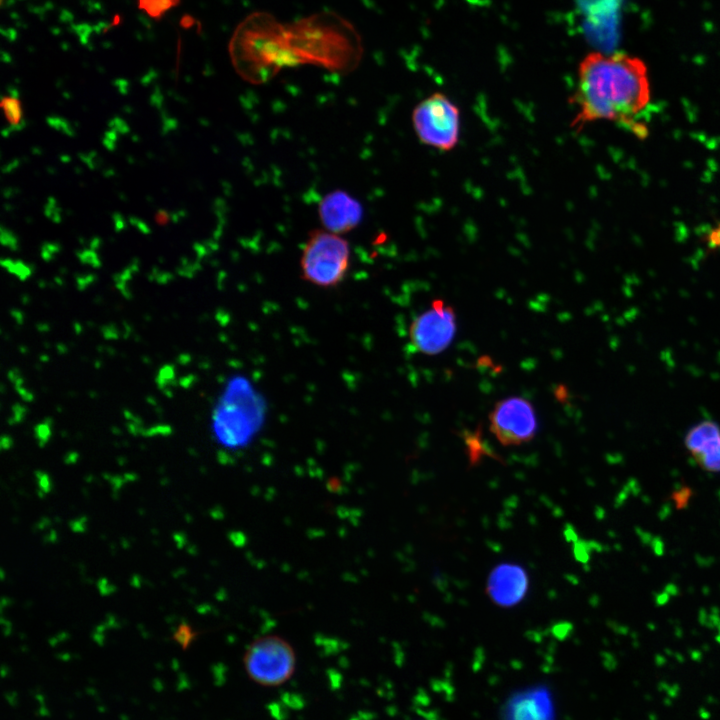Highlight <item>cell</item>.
<instances>
[{"label": "cell", "mask_w": 720, "mask_h": 720, "mask_svg": "<svg viewBox=\"0 0 720 720\" xmlns=\"http://www.w3.org/2000/svg\"><path fill=\"white\" fill-rule=\"evenodd\" d=\"M651 100L646 63L624 52H590L579 63L571 102L576 116L571 127L581 130L596 121H610L634 132L637 117Z\"/></svg>", "instance_id": "1"}, {"label": "cell", "mask_w": 720, "mask_h": 720, "mask_svg": "<svg viewBox=\"0 0 720 720\" xmlns=\"http://www.w3.org/2000/svg\"><path fill=\"white\" fill-rule=\"evenodd\" d=\"M349 243L342 235L325 229L309 233L300 257L301 277L322 288L339 285L350 266Z\"/></svg>", "instance_id": "2"}, {"label": "cell", "mask_w": 720, "mask_h": 720, "mask_svg": "<svg viewBox=\"0 0 720 720\" xmlns=\"http://www.w3.org/2000/svg\"><path fill=\"white\" fill-rule=\"evenodd\" d=\"M243 664L248 677L265 687H276L294 674L296 655L291 644L278 635H265L247 647Z\"/></svg>", "instance_id": "3"}, {"label": "cell", "mask_w": 720, "mask_h": 720, "mask_svg": "<svg viewBox=\"0 0 720 720\" xmlns=\"http://www.w3.org/2000/svg\"><path fill=\"white\" fill-rule=\"evenodd\" d=\"M419 140L441 151L455 147L460 131V111L449 97L433 93L419 102L412 113Z\"/></svg>", "instance_id": "4"}, {"label": "cell", "mask_w": 720, "mask_h": 720, "mask_svg": "<svg viewBox=\"0 0 720 720\" xmlns=\"http://www.w3.org/2000/svg\"><path fill=\"white\" fill-rule=\"evenodd\" d=\"M490 430L504 446L531 441L537 431V418L531 402L513 396L498 401L489 415Z\"/></svg>", "instance_id": "5"}, {"label": "cell", "mask_w": 720, "mask_h": 720, "mask_svg": "<svg viewBox=\"0 0 720 720\" xmlns=\"http://www.w3.org/2000/svg\"><path fill=\"white\" fill-rule=\"evenodd\" d=\"M456 332V316L451 306L436 300L432 307L419 314L411 323L409 338L421 353L436 355L452 342Z\"/></svg>", "instance_id": "6"}, {"label": "cell", "mask_w": 720, "mask_h": 720, "mask_svg": "<svg viewBox=\"0 0 720 720\" xmlns=\"http://www.w3.org/2000/svg\"><path fill=\"white\" fill-rule=\"evenodd\" d=\"M318 213L325 230L342 235L360 224L363 206L348 192L334 190L321 199Z\"/></svg>", "instance_id": "7"}, {"label": "cell", "mask_w": 720, "mask_h": 720, "mask_svg": "<svg viewBox=\"0 0 720 720\" xmlns=\"http://www.w3.org/2000/svg\"><path fill=\"white\" fill-rule=\"evenodd\" d=\"M528 587V574L523 567L502 563L490 572L486 592L497 606L509 608L525 598Z\"/></svg>", "instance_id": "8"}, {"label": "cell", "mask_w": 720, "mask_h": 720, "mask_svg": "<svg viewBox=\"0 0 720 720\" xmlns=\"http://www.w3.org/2000/svg\"><path fill=\"white\" fill-rule=\"evenodd\" d=\"M684 443L696 464L703 470L720 472V425L717 422H698L687 431Z\"/></svg>", "instance_id": "9"}, {"label": "cell", "mask_w": 720, "mask_h": 720, "mask_svg": "<svg viewBox=\"0 0 720 720\" xmlns=\"http://www.w3.org/2000/svg\"><path fill=\"white\" fill-rule=\"evenodd\" d=\"M541 694L520 698L511 706V720H550V705Z\"/></svg>", "instance_id": "10"}, {"label": "cell", "mask_w": 720, "mask_h": 720, "mask_svg": "<svg viewBox=\"0 0 720 720\" xmlns=\"http://www.w3.org/2000/svg\"><path fill=\"white\" fill-rule=\"evenodd\" d=\"M0 106L4 111L6 121L9 123V127L2 130L4 137H8L11 133L25 127L22 105L16 92L3 96Z\"/></svg>", "instance_id": "11"}, {"label": "cell", "mask_w": 720, "mask_h": 720, "mask_svg": "<svg viewBox=\"0 0 720 720\" xmlns=\"http://www.w3.org/2000/svg\"><path fill=\"white\" fill-rule=\"evenodd\" d=\"M1 266L9 273L15 275L19 280L25 281L32 275V266L25 264L21 260H12L10 258L2 259Z\"/></svg>", "instance_id": "12"}, {"label": "cell", "mask_w": 720, "mask_h": 720, "mask_svg": "<svg viewBox=\"0 0 720 720\" xmlns=\"http://www.w3.org/2000/svg\"><path fill=\"white\" fill-rule=\"evenodd\" d=\"M197 636V631H194L188 623L182 622L173 633L172 638L183 650H186Z\"/></svg>", "instance_id": "13"}, {"label": "cell", "mask_w": 720, "mask_h": 720, "mask_svg": "<svg viewBox=\"0 0 720 720\" xmlns=\"http://www.w3.org/2000/svg\"><path fill=\"white\" fill-rule=\"evenodd\" d=\"M155 382L161 390L178 385L174 366L170 364L162 366L156 375Z\"/></svg>", "instance_id": "14"}, {"label": "cell", "mask_w": 720, "mask_h": 720, "mask_svg": "<svg viewBox=\"0 0 720 720\" xmlns=\"http://www.w3.org/2000/svg\"><path fill=\"white\" fill-rule=\"evenodd\" d=\"M52 424V418L47 417L42 423H39L34 427V435L40 447H44L48 443L51 436Z\"/></svg>", "instance_id": "15"}, {"label": "cell", "mask_w": 720, "mask_h": 720, "mask_svg": "<svg viewBox=\"0 0 720 720\" xmlns=\"http://www.w3.org/2000/svg\"><path fill=\"white\" fill-rule=\"evenodd\" d=\"M78 259L83 264H88L94 268L101 266V260L99 259L96 252L92 249H84L77 253Z\"/></svg>", "instance_id": "16"}, {"label": "cell", "mask_w": 720, "mask_h": 720, "mask_svg": "<svg viewBox=\"0 0 720 720\" xmlns=\"http://www.w3.org/2000/svg\"><path fill=\"white\" fill-rule=\"evenodd\" d=\"M48 124L56 130L62 131L64 134L73 137L75 135L73 128L70 124L60 117H48Z\"/></svg>", "instance_id": "17"}, {"label": "cell", "mask_w": 720, "mask_h": 720, "mask_svg": "<svg viewBox=\"0 0 720 720\" xmlns=\"http://www.w3.org/2000/svg\"><path fill=\"white\" fill-rule=\"evenodd\" d=\"M0 241L3 246L8 247L12 251L18 249V240L16 235L9 229L1 226Z\"/></svg>", "instance_id": "18"}, {"label": "cell", "mask_w": 720, "mask_h": 720, "mask_svg": "<svg viewBox=\"0 0 720 720\" xmlns=\"http://www.w3.org/2000/svg\"><path fill=\"white\" fill-rule=\"evenodd\" d=\"M35 476L38 483V489H39V496L43 497L45 494L49 493L52 489V482L50 480V477L47 473L43 471H36Z\"/></svg>", "instance_id": "19"}, {"label": "cell", "mask_w": 720, "mask_h": 720, "mask_svg": "<svg viewBox=\"0 0 720 720\" xmlns=\"http://www.w3.org/2000/svg\"><path fill=\"white\" fill-rule=\"evenodd\" d=\"M172 433V427L167 424H158L144 429L142 435L145 437H153L156 435L168 436Z\"/></svg>", "instance_id": "20"}, {"label": "cell", "mask_w": 720, "mask_h": 720, "mask_svg": "<svg viewBox=\"0 0 720 720\" xmlns=\"http://www.w3.org/2000/svg\"><path fill=\"white\" fill-rule=\"evenodd\" d=\"M148 279L164 285L172 281L174 279V275L171 272L160 271L158 268L154 267L149 273Z\"/></svg>", "instance_id": "21"}, {"label": "cell", "mask_w": 720, "mask_h": 720, "mask_svg": "<svg viewBox=\"0 0 720 720\" xmlns=\"http://www.w3.org/2000/svg\"><path fill=\"white\" fill-rule=\"evenodd\" d=\"M45 214L52 221L58 223L61 221V210L54 198H49L45 207Z\"/></svg>", "instance_id": "22"}, {"label": "cell", "mask_w": 720, "mask_h": 720, "mask_svg": "<svg viewBox=\"0 0 720 720\" xmlns=\"http://www.w3.org/2000/svg\"><path fill=\"white\" fill-rule=\"evenodd\" d=\"M60 245L54 242H45L41 247V257L44 261L49 262L54 255L60 251Z\"/></svg>", "instance_id": "23"}, {"label": "cell", "mask_w": 720, "mask_h": 720, "mask_svg": "<svg viewBox=\"0 0 720 720\" xmlns=\"http://www.w3.org/2000/svg\"><path fill=\"white\" fill-rule=\"evenodd\" d=\"M26 414V407L20 403H15L12 406V415L7 419L9 425L18 424L23 421Z\"/></svg>", "instance_id": "24"}, {"label": "cell", "mask_w": 720, "mask_h": 720, "mask_svg": "<svg viewBox=\"0 0 720 720\" xmlns=\"http://www.w3.org/2000/svg\"><path fill=\"white\" fill-rule=\"evenodd\" d=\"M101 332L106 340H117L120 338V330L114 324L103 326Z\"/></svg>", "instance_id": "25"}, {"label": "cell", "mask_w": 720, "mask_h": 720, "mask_svg": "<svg viewBox=\"0 0 720 720\" xmlns=\"http://www.w3.org/2000/svg\"><path fill=\"white\" fill-rule=\"evenodd\" d=\"M96 279V276L92 273L79 275L76 277V284L79 291L85 290L89 285H91Z\"/></svg>", "instance_id": "26"}, {"label": "cell", "mask_w": 720, "mask_h": 720, "mask_svg": "<svg viewBox=\"0 0 720 720\" xmlns=\"http://www.w3.org/2000/svg\"><path fill=\"white\" fill-rule=\"evenodd\" d=\"M707 243L710 248L720 249V225L712 229L708 234Z\"/></svg>", "instance_id": "27"}, {"label": "cell", "mask_w": 720, "mask_h": 720, "mask_svg": "<svg viewBox=\"0 0 720 720\" xmlns=\"http://www.w3.org/2000/svg\"><path fill=\"white\" fill-rule=\"evenodd\" d=\"M110 129L125 134L129 131L127 124L120 118H114L109 123Z\"/></svg>", "instance_id": "28"}, {"label": "cell", "mask_w": 720, "mask_h": 720, "mask_svg": "<svg viewBox=\"0 0 720 720\" xmlns=\"http://www.w3.org/2000/svg\"><path fill=\"white\" fill-rule=\"evenodd\" d=\"M117 141V133L113 130L105 132L103 144L108 150H114Z\"/></svg>", "instance_id": "29"}, {"label": "cell", "mask_w": 720, "mask_h": 720, "mask_svg": "<svg viewBox=\"0 0 720 720\" xmlns=\"http://www.w3.org/2000/svg\"><path fill=\"white\" fill-rule=\"evenodd\" d=\"M97 587L102 595H109L116 590V587L109 583L106 578H100Z\"/></svg>", "instance_id": "30"}, {"label": "cell", "mask_w": 720, "mask_h": 720, "mask_svg": "<svg viewBox=\"0 0 720 720\" xmlns=\"http://www.w3.org/2000/svg\"><path fill=\"white\" fill-rule=\"evenodd\" d=\"M86 523H87V518L83 516L78 519L72 520L69 523V526H70L71 530L74 532H84L86 529Z\"/></svg>", "instance_id": "31"}, {"label": "cell", "mask_w": 720, "mask_h": 720, "mask_svg": "<svg viewBox=\"0 0 720 720\" xmlns=\"http://www.w3.org/2000/svg\"><path fill=\"white\" fill-rule=\"evenodd\" d=\"M15 390L22 400L26 402H32L34 400L33 393L25 388L24 385L15 387Z\"/></svg>", "instance_id": "32"}, {"label": "cell", "mask_w": 720, "mask_h": 720, "mask_svg": "<svg viewBox=\"0 0 720 720\" xmlns=\"http://www.w3.org/2000/svg\"><path fill=\"white\" fill-rule=\"evenodd\" d=\"M162 120H163V125H162L163 133L169 132V131L175 129L177 126L176 120L173 118H169L164 113L162 115Z\"/></svg>", "instance_id": "33"}, {"label": "cell", "mask_w": 720, "mask_h": 720, "mask_svg": "<svg viewBox=\"0 0 720 720\" xmlns=\"http://www.w3.org/2000/svg\"><path fill=\"white\" fill-rule=\"evenodd\" d=\"M170 217L171 216L168 214L167 211L160 209L157 211V213L155 215V221L157 222L158 225H166L168 223Z\"/></svg>", "instance_id": "34"}, {"label": "cell", "mask_w": 720, "mask_h": 720, "mask_svg": "<svg viewBox=\"0 0 720 720\" xmlns=\"http://www.w3.org/2000/svg\"><path fill=\"white\" fill-rule=\"evenodd\" d=\"M126 426H127L128 431L134 436L142 435V433L145 429L142 424H138V423H134V422H127Z\"/></svg>", "instance_id": "35"}, {"label": "cell", "mask_w": 720, "mask_h": 720, "mask_svg": "<svg viewBox=\"0 0 720 720\" xmlns=\"http://www.w3.org/2000/svg\"><path fill=\"white\" fill-rule=\"evenodd\" d=\"M129 220H130L131 224L136 226L142 233H144V234L150 233V228L145 223H143L140 219H138L136 217H130Z\"/></svg>", "instance_id": "36"}, {"label": "cell", "mask_w": 720, "mask_h": 720, "mask_svg": "<svg viewBox=\"0 0 720 720\" xmlns=\"http://www.w3.org/2000/svg\"><path fill=\"white\" fill-rule=\"evenodd\" d=\"M173 539L176 543V546L181 549L185 546L187 542V538L183 532H176L173 534Z\"/></svg>", "instance_id": "37"}, {"label": "cell", "mask_w": 720, "mask_h": 720, "mask_svg": "<svg viewBox=\"0 0 720 720\" xmlns=\"http://www.w3.org/2000/svg\"><path fill=\"white\" fill-rule=\"evenodd\" d=\"M109 481L111 482L114 490L120 489L124 482H126L124 477L119 475L110 476Z\"/></svg>", "instance_id": "38"}, {"label": "cell", "mask_w": 720, "mask_h": 720, "mask_svg": "<svg viewBox=\"0 0 720 720\" xmlns=\"http://www.w3.org/2000/svg\"><path fill=\"white\" fill-rule=\"evenodd\" d=\"M123 415L128 422H134L143 425V421L139 416L134 415L130 410L124 409Z\"/></svg>", "instance_id": "39"}, {"label": "cell", "mask_w": 720, "mask_h": 720, "mask_svg": "<svg viewBox=\"0 0 720 720\" xmlns=\"http://www.w3.org/2000/svg\"><path fill=\"white\" fill-rule=\"evenodd\" d=\"M13 445V439L8 435H2L0 439V448L1 450H8Z\"/></svg>", "instance_id": "40"}, {"label": "cell", "mask_w": 720, "mask_h": 720, "mask_svg": "<svg viewBox=\"0 0 720 720\" xmlns=\"http://www.w3.org/2000/svg\"><path fill=\"white\" fill-rule=\"evenodd\" d=\"M10 315L15 320L16 324L22 325L24 323V314L18 309L10 310Z\"/></svg>", "instance_id": "41"}, {"label": "cell", "mask_w": 720, "mask_h": 720, "mask_svg": "<svg viewBox=\"0 0 720 720\" xmlns=\"http://www.w3.org/2000/svg\"><path fill=\"white\" fill-rule=\"evenodd\" d=\"M79 454L75 451H70L64 456V462L67 465L75 464L78 461Z\"/></svg>", "instance_id": "42"}, {"label": "cell", "mask_w": 720, "mask_h": 720, "mask_svg": "<svg viewBox=\"0 0 720 720\" xmlns=\"http://www.w3.org/2000/svg\"><path fill=\"white\" fill-rule=\"evenodd\" d=\"M113 221L115 223L116 231H121L125 227V221L120 214H118V213L113 214Z\"/></svg>", "instance_id": "43"}, {"label": "cell", "mask_w": 720, "mask_h": 720, "mask_svg": "<svg viewBox=\"0 0 720 720\" xmlns=\"http://www.w3.org/2000/svg\"><path fill=\"white\" fill-rule=\"evenodd\" d=\"M193 379V375L183 376L178 380V385H180L182 388H189L193 383Z\"/></svg>", "instance_id": "44"}, {"label": "cell", "mask_w": 720, "mask_h": 720, "mask_svg": "<svg viewBox=\"0 0 720 720\" xmlns=\"http://www.w3.org/2000/svg\"><path fill=\"white\" fill-rule=\"evenodd\" d=\"M20 376H21V373L17 368H12L7 373V377L11 383H14V381L16 379H18Z\"/></svg>", "instance_id": "45"}, {"label": "cell", "mask_w": 720, "mask_h": 720, "mask_svg": "<svg viewBox=\"0 0 720 720\" xmlns=\"http://www.w3.org/2000/svg\"><path fill=\"white\" fill-rule=\"evenodd\" d=\"M190 361H191V357H190V355L187 354V353H181V354H179V356L177 357V362H178L179 364H181V365H186V364H188Z\"/></svg>", "instance_id": "46"}, {"label": "cell", "mask_w": 720, "mask_h": 720, "mask_svg": "<svg viewBox=\"0 0 720 720\" xmlns=\"http://www.w3.org/2000/svg\"><path fill=\"white\" fill-rule=\"evenodd\" d=\"M36 328H37V330H38L39 332H41V333H45V332H48V331L50 330L49 324H48V323H45V322H40V323H38V324L36 325Z\"/></svg>", "instance_id": "47"}, {"label": "cell", "mask_w": 720, "mask_h": 720, "mask_svg": "<svg viewBox=\"0 0 720 720\" xmlns=\"http://www.w3.org/2000/svg\"><path fill=\"white\" fill-rule=\"evenodd\" d=\"M123 327H124L123 336H124V338H128L132 332V327L126 321L123 322Z\"/></svg>", "instance_id": "48"}, {"label": "cell", "mask_w": 720, "mask_h": 720, "mask_svg": "<svg viewBox=\"0 0 720 720\" xmlns=\"http://www.w3.org/2000/svg\"><path fill=\"white\" fill-rule=\"evenodd\" d=\"M56 350L59 354H66L68 352V347L64 343H58L56 344Z\"/></svg>", "instance_id": "49"}, {"label": "cell", "mask_w": 720, "mask_h": 720, "mask_svg": "<svg viewBox=\"0 0 720 720\" xmlns=\"http://www.w3.org/2000/svg\"><path fill=\"white\" fill-rule=\"evenodd\" d=\"M101 240L99 238H94L90 241V249L96 250L100 247Z\"/></svg>", "instance_id": "50"}, {"label": "cell", "mask_w": 720, "mask_h": 720, "mask_svg": "<svg viewBox=\"0 0 720 720\" xmlns=\"http://www.w3.org/2000/svg\"><path fill=\"white\" fill-rule=\"evenodd\" d=\"M57 540V533L54 530H50L47 536L46 542L54 543Z\"/></svg>", "instance_id": "51"}, {"label": "cell", "mask_w": 720, "mask_h": 720, "mask_svg": "<svg viewBox=\"0 0 720 720\" xmlns=\"http://www.w3.org/2000/svg\"><path fill=\"white\" fill-rule=\"evenodd\" d=\"M73 330L76 335H80L82 333L83 328H82V325L80 324V322H78V321L73 322Z\"/></svg>", "instance_id": "52"}, {"label": "cell", "mask_w": 720, "mask_h": 720, "mask_svg": "<svg viewBox=\"0 0 720 720\" xmlns=\"http://www.w3.org/2000/svg\"><path fill=\"white\" fill-rule=\"evenodd\" d=\"M123 477H124V479H125L126 482H127V481H134V480H136V478H137L136 474H134V473H126V474L123 475Z\"/></svg>", "instance_id": "53"}, {"label": "cell", "mask_w": 720, "mask_h": 720, "mask_svg": "<svg viewBox=\"0 0 720 720\" xmlns=\"http://www.w3.org/2000/svg\"><path fill=\"white\" fill-rule=\"evenodd\" d=\"M18 161H13L3 169V172H10L11 169L16 168Z\"/></svg>", "instance_id": "54"}, {"label": "cell", "mask_w": 720, "mask_h": 720, "mask_svg": "<svg viewBox=\"0 0 720 720\" xmlns=\"http://www.w3.org/2000/svg\"><path fill=\"white\" fill-rule=\"evenodd\" d=\"M131 584L135 587H139L141 584L139 576H133L131 579Z\"/></svg>", "instance_id": "55"}, {"label": "cell", "mask_w": 720, "mask_h": 720, "mask_svg": "<svg viewBox=\"0 0 720 720\" xmlns=\"http://www.w3.org/2000/svg\"><path fill=\"white\" fill-rule=\"evenodd\" d=\"M162 391H163V394H164L165 396H167V397H169V398H172V397H173V392H172V390L170 389V387L165 388V389H163Z\"/></svg>", "instance_id": "56"}, {"label": "cell", "mask_w": 720, "mask_h": 720, "mask_svg": "<svg viewBox=\"0 0 720 720\" xmlns=\"http://www.w3.org/2000/svg\"><path fill=\"white\" fill-rule=\"evenodd\" d=\"M146 400H147V402H148L149 404H151V405H153V406H156V405H157L156 400H155L154 397L148 396V397L146 398Z\"/></svg>", "instance_id": "57"}, {"label": "cell", "mask_w": 720, "mask_h": 720, "mask_svg": "<svg viewBox=\"0 0 720 720\" xmlns=\"http://www.w3.org/2000/svg\"><path fill=\"white\" fill-rule=\"evenodd\" d=\"M111 431H112L113 434H115V435H120V434H121V429L118 428V427H116V426H112Z\"/></svg>", "instance_id": "58"}, {"label": "cell", "mask_w": 720, "mask_h": 720, "mask_svg": "<svg viewBox=\"0 0 720 720\" xmlns=\"http://www.w3.org/2000/svg\"><path fill=\"white\" fill-rule=\"evenodd\" d=\"M39 359L41 362H47V361H49L50 358L47 354H42V355H40Z\"/></svg>", "instance_id": "59"}, {"label": "cell", "mask_w": 720, "mask_h": 720, "mask_svg": "<svg viewBox=\"0 0 720 720\" xmlns=\"http://www.w3.org/2000/svg\"><path fill=\"white\" fill-rule=\"evenodd\" d=\"M54 281H55V283H56L57 285H59V286H62V285L64 284V281H63L61 278H59V277H55V278H54Z\"/></svg>", "instance_id": "60"}, {"label": "cell", "mask_w": 720, "mask_h": 720, "mask_svg": "<svg viewBox=\"0 0 720 720\" xmlns=\"http://www.w3.org/2000/svg\"><path fill=\"white\" fill-rule=\"evenodd\" d=\"M22 302H23L24 304H27V303L29 302V296H28V295H23V296H22Z\"/></svg>", "instance_id": "61"}, {"label": "cell", "mask_w": 720, "mask_h": 720, "mask_svg": "<svg viewBox=\"0 0 720 720\" xmlns=\"http://www.w3.org/2000/svg\"><path fill=\"white\" fill-rule=\"evenodd\" d=\"M20 351H21V353H23V354L27 353L26 347L23 348V347L21 346V347H20Z\"/></svg>", "instance_id": "62"}, {"label": "cell", "mask_w": 720, "mask_h": 720, "mask_svg": "<svg viewBox=\"0 0 720 720\" xmlns=\"http://www.w3.org/2000/svg\"><path fill=\"white\" fill-rule=\"evenodd\" d=\"M100 366H101V365H100V362H99V361H96V362H95V367H96L97 369H99Z\"/></svg>", "instance_id": "63"}]
</instances>
